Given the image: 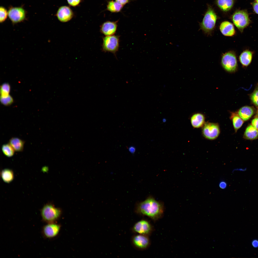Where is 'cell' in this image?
Instances as JSON below:
<instances>
[{
	"instance_id": "20",
	"label": "cell",
	"mask_w": 258,
	"mask_h": 258,
	"mask_svg": "<svg viewBox=\"0 0 258 258\" xmlns=\"http://www.w3.org/2000/svg\"><path fill=\"white\" fill-rule=\"evenodd\" d=\"M216 3L221 10L226 11L231 9L233 7L234 0H216Z\"/></svg>"
},
{
	"instance_id": "14",
	"label": "cell",
	"mask_w": 258,
	"mask_h": 258,
	"mask_svg": "<svg viewBox=\"0 0 258 258\" xmlns=\"http://www.w3.org/2000/svg\"><path fill=\"white\" fill-rule=\"evenodd\" d=\"M220 29L221 33L226 36H232L235 33L233 25L228 21H224L221 23Z\"/></svg>"
},
{
	"instance_id": "24",
	"label": "cell",
	"mask_w": 258,
	"mask_h": 258,
	"mask_svg": "<svg viewBox=\"0 0 258 258\" xmlns=\"http://www.w3.org/2000/svg\"><path fill=\"white\" fill-rule=\"evenodd\" d=\"M2 150L4 154L9 157L12 156L15 151L9 143L3 145L2 147Z\"/></svg>"
},
{
	"instance_id": "28",
	"label": "cell",
	"mask_w": 258,
	"mask_h": 258,
	"mask_svg": "<svg viewBox=\"0 0 258 258\" xmlns=\"http://www.w3.org/2000/svg\"><path fill=\"white\" fill-rule=\"evenodd\" d=\"M250 97L253 103L258 106V87L256 88L251 94Z\"/></svg>"
},
{
	"instance_id": "23",
	"label": "cell",
	"mask_w": 258,
	"mask_h": 258,
	"mask_svg": "<svg viewBox=\"0 0 258 258\" xmlns=\"http://www.w3.org/2000/svg\"><path fill=\"white\" fill-rule=\"evenodd\" d=\"M0 176L4 182L7 183L11 182L14 178L13 171L8 169H5L2 170L0 173Z\"/></svg>"
},
{
	"instance_id": "33",
	"label": "cell",
	"mask_w": 258,
	"mask_h": 258,
	"mask_svg": "<svg viewBox=\"0 0 258 258\" xmlns=\"http://www.w3.org/2000/svg\"><path fill=\"white\" fill-rule=\"evenodd\" d=\"M252 245L254 248L258 247V240L257 239H254L253 240L252 242Z\"/></svg>"
},
{
	"instance_id": "26",
	"label": "cell",
	"mask_w": 258,
	"mask_h": 258,
	"mask_svg": "<svg viewBox=\"0 0 258 258\" xmlns=\"http://www.w3.org/2000/svg\"><path fill=\"white\" fill-rule=\"evenodd\" d=\"M0 101L3 105L8 106L12 103L13 100L12 98L9 95L8 96L5 97H0Z\"/></svg>"
},
{
	"instance_id": "5",
	"label": "cell",
	"mask_w": 258,
	"mask_h": 258,
	"mask_svg": "<svg viewBox=\"0 0 258 258\" xmlns=\"http://www.w3.org/2000/svg\"><path fill=\"white\" fill-rule=\"evenodd\" d=\"M119 36L113 35L106 36L102 38V49L105 52L115 54L119 46Z\"/></svg>"
},
{
	"instance_id": "32",
	"label": "cell",
	"mask_w": 258,
	"mask_h": 258,
	"mask_svg": "<svg viewBox=\"0 0 258 258\" xmlns=\"http://www.w3.org/2000/svg\"><path fill=\"white\" fill-rule=\"evenodd\" d=\"M114 0L123 6L129 3L130 1V0Z\"/></svg>"
},
{
	"instance_id": "16",
	"label": "cell",
	"mask_w": 258,
	"mask_h": 258,
	"mask_svg": "<svg viewBox=\"0 0 258 258\" xmlns=\"http://www.w3.org/2000/svg\"><path fill=\"white\" fill-rule=\"evenodd\" d=\"M254 110L252 107L246 106L241 108L238 112V114L243 120L246 121L249 119L253 115Z\"/></svg>"
},
{
	"instance_id": "31",
	"label": "cell",
	"mask_w": 258,
	"mask_h": 258,
	"mask_svg": "<svg viewBox=\"0 0 258 258\" xmlns=\"http://www.w3.org/2000/svg\"><path fill=\"white\" fill-rule=\"evenodd\" d=\"M252 125L258 131V117L255 118L252 121Z\"/></svg>"
},
{
	"instance_id": "3",
	"label": "cell",
	"mask_w": 258,
	"mask_h": 258,
	"mask_svg": "<svg viewBox=\"0 0 258 258\" xmlns=\"http://www.w3.org/2000/svg\"><path fill=\"white\" fill-rule=\"evenodd\" d=\"M43 219L48 222L51 223L57 220L60 216L61 211L59 209L50 204L45 205L41 210Z\"/></svg>"
},
{
	"instance_id": "25",
	"label": "cell",
	"mask_w": 258,
	"mask_h": 258,
	"mask_svg": "<svg viewBox=\"0 0 258 258\" xmlns=\"http://www.w3.org/2000/svg\"><path fill=\"white\" fill-rule=\"evenodd\" d=\"M0 97H5L9 95L10 87L8 83H5L3 84L0 87Z\"/></svg>"
},
{
	"instance_id": "21",
	"label": "cell",
	"mask_w": 258,
	"mask_h": 258,
	"mask_svg": "<svg viewBox=\"0 0 258 258\" xmlns=\"http://www.w3.org/2000/svg\"><path fill=\"white\" fill-rule=\"evenodd\" d=\"M244 136L247 139H255L258 137V131L252 125H250L247 128Z\"/></svg>"
},
{
	"instance_id": "22",
	"label": "cell",
	"mask_w": 258,
	"mask_h": 258,
	"mask_svg": "<svg viewBox=\"0 0 258 258\" xmlns=\"http://www.w3.org/2000/svg\"><path fill=\"white\" fill-rule=\"evenodd\" d=\"M231 120L234 128L236 132L242 125L243 120L240 118L238 114L235 113H231L230 118Z\"/></svg>"
},
{
	"instance_id": "2",
	"label": "cell",
	"mask_w": 258,
	"mask_h": 258,
	"mask_svg": "<svg viewBox=\"0 0 258 258\" xmlns=\"http://www.w3.org/2000/svg\"><path fill=\"white\" fill-rule=\"evenodd\" d=\"M217 18L213 10L209 7L200 24L201 29L206 33H210L214 28Z\"/></svg>"
},
{
	"instance_id": "13",
	"label": "cell",
	"mask_w": 258,
	"mask_h": 258,
	"mask_svg": "<svg viewBox=\"0 0 258 258\" xmlns=\"http://www.w3.org/2000/svg\"><path fill=\"white\" fill-rule=\"evenodd\" d=\"M60 226L57 224L50 223L45 226L43 228V232L44 236L48 238L56 236L58 233Z\"/></svg>"
},
{
	"instance_id": "38",
	"label": "cell",
	"mask_w": 258,
	"mask_h": 258,
	"mask_svg": "<svg viewBox=\"0 0 258 258\" xmlns=\"http://www.w3.org/2000/svg\"><path fill=\"white\" fill-rule=\"evenodd\" d=\"M255 0L257 2V3H258V0Z\"/></svg>"
},
{
	"instance_id": "15",
	"label": "cell",
	"mask_w": 258,
	"mask_h": 258,
	"mask_svg": "<svg viewBox=\"0 0 258 258\" xmlns=\"http://www.w3.org/2000/svg\"><path fill=\"white\" fill-rule=\"evenodd\" d=\"M205 117L203 114L197 113L192 116L190 118V122L194 128H198L203 127L205 122Z\"/></svg>"
},
{
	"instance_id": "7",
	"label": "cell",
	"mask_w": 258,
	"mask_h": 258,
	"mask_svg": "<svg viewBox=\"0 0 258 258\" xmlns=\"http://www.w3.org/2000/svg\"><path fill=\"white\" fill-rule=\"evenodd\" d=\"M221 63L224 69L229 72L235 71L237 67L236 56L232 51H229L223 54L222 56Z\"/></svg>"
},
{
	"instance_id": "18",
	"label": "cell",
	"mask_w": 258,
	"mask_h": 258,
	"mask_svg": "<svg viewBox=\"0 0 258 258\" xmlns=\"http://www.w3.org/2000/svg\"><path fill=\"white\" fill-rule=\"evenodd\" d=\"M9 143L15 151L21 152L23 150L25 142L18 138L13 137L10 139Z\"/></svg>"
},
{
	"instance_id": "19",
	"label": "cell",
	"mask_w": 258,
	"mask_h": 258,
	"mask_svg": "<svg viewBox=\"0 0 258 258\" xmlns=\"http://www.w3.org/2000/svg\"><path fill=\"white\" fill-rule=\"evenodd\" d=\"M123 5L113 0L108 1L106 9L112 13L118 12L121 11Z\"/></svg>"
},
{
	"instance_id": "36",
	"label": "cell",
	"mask_w": 258,
	"mask_h": 258,
	"mask_svg": "<svg viewBox=\"0 0 258 258\" xmlns=\"http://www.w3.org/2000/svg\"><path fill=\"white\" fill-rule=\"evenodd\" d=\"M129 150L130 153L133 154L135 152L136 149L134 146H131L129 148Z\"/></svg>"
},
{
	"instance_id": "11",
	"label": "cell",
	"mask_w": 258,
	"mask_h": 258,
	"mask_svg": "<svg viewBox=\"0 0 258 258\" xmlns=\"http://www.w3.org/2000/svg\"><path fill=\"white\" fill-rule=\"evenodd\" d=\"M132 242L136 248L140 250L147 249L150 243L148 236L139 234L133 237Z\"/></svg>"
},
{
	"instance_id": "34",
	"label": "cell",
	"mask_w": 258,
	"mask_h": 258,
	"mask_svg": "<svg viewBox=\"0 0 258 258\" xmlns=\"http://www.w3.org/2000/svg\"><path fill=\"white\" fill-rule=\"evenodd\" d=\"M247 170V168H236L233 169L232 171V172L233 173L234 172L236 171L244 172Z\"/></svg>"
},
{
	"instance_id": "1",
	"label": "cell",
	"mask_w": 258,
	"mask_h": 258,
	"mask_svg": "<svg viewBox=\"0 0 258 258\" xmlns=\"http://www.w3.org/2000/svg\"><path fill=\"white\" fill-rule=\"evenodd\" d=\"M164 210L162 203L156 200L151 197L139 203L136 208L138 213L147 216L154 221L162 217Z\"/></svg>"
},
{
	"instance_id": "35",
	"label": "cell",
	"mask_w": 258,
	"mask_h": 258,
	"mask_svg": "<svg viewBox=\"0 0 258 258\" xmlns=\"http://www.w3.org/2000/svg\"><path fill=\"white\" fill-rule=\"evenodd\" d=\"M253 8L254 11L258 14V3H254L253 4Z\"/></svg>"
},
{
	"instance_id": "10",
	"label": "cell",
	"mask_w": 258,
	"mask_h": 258,
	"mask_svg": "<svg viewBox=\"0 0 258 258\" xmlns=\"http://www.w3.org/2000/svg\"><path fill=\"white\" fill-rule=\"evenodd\" d=\"M55 15L59 21L64 22L70 20L73 17L74 13L70 7L64 5L59 8Z\"/></svg>"
},
{
	"instance_id": "8",
	"label": "cell",
	"mask_w": 258,
	"mask_h": 258,
	"mask_svg": "<svg viewBox=\"0 0 258 258\" xmlns=\"http://www.w3.org/2000/svg\"><path fill=\"white\" fill-rule=\"evenodd\" d=\"M8 16L12 23L16 24L23 21L26 18V12L22 7H11L8 11Z\"/></svg>"
},
{
	"instance_id": "12",
	"label": "cell",
	"mask_w": 258,
	"mask_h": 258,
	"mask_svg": "<svg viewBox=\"0 0 258 258\" xmlns=\"http://www.w3.org/2000/svg\"><path fill=\"white\" fill-rule=\"evenodd\" d=\"M118 20L115 21H107L100 27L101 32L105 36L114 35L117 31Z\"/></svg>"
},
{
	"instance_id": "29",
	"label": "cell",
	"mask_w": 258,
	"mask_h": 258,
	"mask_svg": "<svg viewBox=\"0 0 258 258\" xmlns=\"http://www.w3.org/2000/svg\"><path fill=\"white\" fill-rule=\"evenodd\" d=\"M69 5L72 7L78 6L82 1V0H67Z\"/></svg>"
},
{
	"instance_id": "37",
	"label": "cell",
	"mask_w": 258,
	"mask_h": 258,
	"mask_svg": "<svg viewBox=\"0 0 258 258\" xmlns=\"http://www.w3.org/2000/svg\"><path fill=\"white\" fill-rule=\"evenodd\" d=\"M257 116H258V108L257 110Z\"/></svg>"
},
{
	"instance_id": "4",
	"label": "cell",
	"mask_w": 258,
	"mask_h": 258,
	"mask_svg": "<svg viewBox=\"0 0 258 258\" xmlns=\"http://www.w3.org/2000/svg\"><path fill=\"white\" fill-rule=\"evenodd\" d=\"M232 18L234 24L241 32L250 22L248 14L244 10L236 11L232 15Z\"/></svg>"
},
{
	"instance_id": "30",
	"label": "cell",
	"mask_w": 258,
	"mask_h": 258,
	"mask_svg": "<svg viewBox=\"0 0 258 258\" xmlns=\"http://www.w3.org/2000/svg\"><path fill=\"white\" fill-rule=\"evenodd\" d=\"M219 186L220 189H226L227 188V184L226 182L224 180H222L220 181L219 182Z\"/></svg>"
},
{
	"instance_id": "27",
	"label": "cell",
	"mask_w": 258,
	"mask_h": 258,
	"mask_svg": "<svg viewBox=\"0 0 258 258\" xmlns=\"http://www.w3.org/2000/svg\"><path fill=\"white\" fill-rule=\"evenodd\" d=\"M0 22L2 23L7 19L8 16V11L5 8L1 6L0 7Z\"/></svg>"
},
{
	"instance_id": "6",
	"label": "cell",
	"mask_w": 258,
	"mask_h": 258,
	"mask_svg": "<svg viewBox=\"0 0 258 258\" xmlns=\"http://www.w3.org/2000/svg\"><path fill=\"white\" fill-rule=\"evenodd\" d=\"M202 134L206 139L214 140L218 138L220 133L219 124L218 123L205 122L202 127Z\"/></svg>"
},
{
	"instance_id": "17",
	"label": "cell",
	"mask_w": 258,
	"mask_h": 258,
	"mask_svg": "<svg viewBox=\"0 0 258 258\" xmlns=\"http://www.w3.org/2000/svg\"><path fill=\"white\" fill-rule=\"evenodd\" d=\"M253 52L249 50H244L241 54L239 57V60L241 64L244 66H247L252 61Z\"/></svg>"
},
{
	"instance_id": "9",
	"label": "cell",
	"mask_w": 258,
	"mask_h": 258,
	"mask_svg": "<svg viewBox=\"0 0 258 258\" xmlns=\"http://www.w3.org/2000/svg\"><path fill=\"white\" fill-rule=\"evenodd\" d=\"M133 230L139 234L149 236L152 232L153 228L148 221L142 220L136 223L134 226Z\"/></svg>"
}]
</instances>
